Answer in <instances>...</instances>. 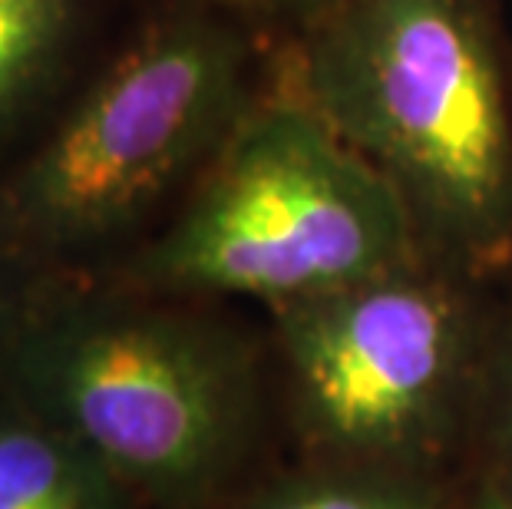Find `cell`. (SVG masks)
I'll return each instance as SVG.
<instances>
[{"label": "cell", "instance_id": "6da1fadb", "mask_svg": "<svg viewBox=\"0 0 512 509\" xmlns=\"http://www.w3.org/2000/svg\"><path fill=\"white\" fill-rule=\"evenodd\" d=\"M116 275H47L0 341V391L93 450L143 509H209L255 424L248 344Z\"/></svg>", "mask_w": 512, "mask_h": 509}, {"label": "cell", "instance_id": "7a4b0ae2", "mask_svg": "<svg viewBox=\"0 0 512 509\" xmlns=\"http://www.w3.org/2000/svg\"><path fill=\"white\" fill-rule=\"evenodd\" d=\"M215 0L152 17L0 169V225L47 275H113L252 106V40Z\"/></svg>", "mask_w": 512, "mask_h": 509}, {"label": "cell", "instance_id": "3957f363", "mask_svg": "<svg viewBox=\"0 0 512 509\" xmlns=\"http://www.w3.org/2000/svg\"><path fill=\"white\" fill-rule=\"evenodd\" d=\"M281 86L394 186L423 245L506 258L512 119L486 0H331Z\"/></svg>", "mask_w": 512, "mask_h": 509}, {"label": "cell", "instance_id": "277c9868", "mask_svg": "<svg viewBox=\"0 0 512 509\" xmlns=\"http://www.w3.org/2000/svg\"><path fill=\"white\" fill-rule=\"evenodd\" d=\"M420 248L394 186L281 86L255 96L169 222L113 275L278 308L397 272Z\"/></svg>", "mask_w": 512, "mask_h": 509}, {"label": "cell", "instance_id": "5b68a950", "mask_svg": "<svg viewBox=\"0 0 512 509\" xmlns=\"http://www.w3.org/2000/svg\"><path fill=\"white\" fill-rule=\"evenodd\" d=\"M271 311L294 417L334 463L410 467L443 437L473 351L453 285L413 262Z\"/></svg>", "mask_w": 512, "mask_h": 509}, {"label": "cell", "instance_id": "8992f818", "mask_svg": "<svg viewBox=\"0 0 512 509\" xmlns=\"http://www.w3.org/2000/svg\"><path fill=\"white\" fill-rule=\"evenodd\" d=\"M0 509H143L63 427L0 391Z\"/></svg>", "mask_w": 512, "mask_h": 509}, {"label": "cell", "instance_id": "52a82bcc", "mask_svg": "<svg viewBox=\"0 0 512 509\" xmlns=\"http://www.w3.org/2000/svg\"><path fill=\"white\" fill-rule=\"evenodd\" d=\"M83 24L86 0H0V169L43 129Z\"/></svg>", "mask_w": 512, "mask_h": 509}, {"label": "cell", "instance_id": "ba28073f", "mask_svg": "<svg viewBox=\"0 0 512 509\" xmlns=\"http://www.w3.org/2000/svg\"><path fill=\"white\" fill-rule=\"evenodd\" d=\"M238 509H440V500L410 467L334 463L268 486Z\"/></svg>", "mask_w": 512, "mask_h": 509}, {"label": "cell", "instance_id": "9c48e42d", "mask_svg": "<svg viewBox=\"0 0 512 509\" xmlns=\"http://www.w3.org/2000/svg\"><path fill=\"white\" fill-rule=\"evenodd\" d=\"M43 278H47V272L30 262L20 252V245L10 238V232L0 225V341L17 324L20 311L34 298Z\"/></svg>", "mask_w": 512, "mask_h": 509}, {"label": "cell", "instance_id": "30bf717a", "mask_svg": "<svg viewBox=\"0 0 512 509\" xmlns=\"http://www.w3.org/2000/svg\"><path fill=\"white\" fill-rule=\"evenodd\" d=\"M219 7L232 10V14H258V17H298L308 14L314 17L318 10H324L331 0H215Z\"/></svg>", "mask_w": 512, "mask_h": 509}, {"label": "cell", "instance_id": "8fae6325", "mask_svg": "<svg viewBox=\"0 0 512 509\" xmlns=\"http://www.w3.org/2000/svg\"><path fill=\"white\" fill-rule=\"evenodd\" d=\"M499 437H503V447L512 457V361L503 384V404H499Z\"/></svg>", "mask_w": 512, "mask_h": 509}, {"label": "cell", "instance_id": "7c38bea8", "mask_svg": "<svg viewBox=\"0 0 512 509\" xmlns=\"http://www.w3.org/2000/svg\"><path fill=\"white\" fill-rule=\"evenodd\" d=\"M476 509H512V496H506V493H489V496H483V500H479Z\"/></svg>", "mask_w": 512, "mask_h": 509}]
</instances>
